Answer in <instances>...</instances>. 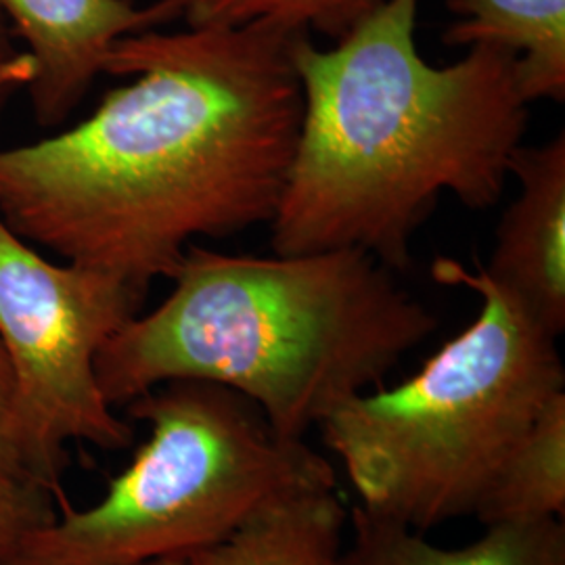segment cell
I'll return each mask as SVG.
<instances>
[{
    "instance_id": "cell-1",
    "label": "cell",
    "mask_w": 565,
    "mask_h": 565,
    "mask_svg": "<svg viewBox=\"0 0 565 565\" xmlns=\"http://www.w3.org/2000/svg\"><path fill=\"white\" fill-rule=\"evenodd\" d=\"M302 34L256 21L121 39L105 74L128 84L55 137L0 149V218L145 291L198 239L270 223L300 135Z\"/></svg>"
},
{
    "instance_id": "cell-2",
    "label": "cell",
    "mask_w": 565,
    "mask_h": 565,
    "mask_svg": "<svg viewBox=\"0 0 565 565\" xmlns=\"http://www.w3.org/2000/svg\"><path fill=\"white\" fill-rule=\"evenodd\" d=\"M419 0H384L331 49L298 36L302 121L270 226L273 254L356 249L390 270L450 193L469 210L501 200L530 109L515 57L469 46L422 57Z\"/></svg>"
},
{
    "instance_id": "cell-3",
    "label": "cell",
    "mask_w": 565,
    "mask_h": 565,
    "mask_svg": "<svg viewBox=\"0 0 565 565\" xmlns=\"http://www.w3.org/2000/svg\"><path fill=\"white\" fill-rule=\"evenodd\" d=\"M392 273L356 249L263 258L193 243L170 296L103 345V396L126 406L168 382H212L256 404L282 440H303L438 327Z\"/></svg>"
},
{
    "instance_id": "cell-4",
    "label": "cell",
    "mask_w": 565,
    "mask_h": 565,
    "mask_svg": "<svg viewBox=\"0 0 565 565\" xmlns=\"http://www.w3.org/2000/svg\"><path fill=\"white\" fill-rule=\"evenodd\" d=\"M431 275L478 294V319L403 384L354 396L317 425L359 505L417 532L473 515L509 450L565 394L557 338L482 264L438 258Z\"/></svg>"
},
{
    "instance_id": "cell-5",
    "label": "cell",
    "mask_w": 565,
    "mask_h": 565,
    "mask_svg": "<svg viewBox=\"0 0 565 565\" xmlns=\"http://www.w3.org/2000/svg\"><path fill=\"white\" fill-rule=\"evenodd\" d=\"M149 440L97 505L25 534L0 565H142L214 545L268 501L335 486L303 440H282L239 392L198 380L126 404Z\"/></svg>"
},
{
    "instance_id": "cell-6",
    "label": "cell",
    "mask_w": 565,
    "mask_h": 565,
    "mask_svg": "<svg viewBox=\"0 0 565 565\" xmlns=\"http://www.w3.org/2000/svg\"><path fill=\"white\" fill-rule=\"evenodd\" d=\"M145 289L114 273L49 263L0 218V343L18 385V448L28 480L57 488L67 443L132 445L97 380V359L135 319Z\"/></svg>"
},
{
    "instance_id": "cell-7",
    "label": "cell",
    "mask_w": 565,
    "mask_h": 565,
    "mask_svg": "<svg viewBox=\"0 0 565 565\" xmlns=\"http://www.w3.org/2000/svg\"><path fill=\"white\" fill-rule=\"evenodd\" d=\"M0 11L25 42L32 78L25 86L36 120L57 126L105 74L114 46L132 34L179 20L184 0H0Z\"/></svg>"
},
{
    "instance_id": "cell-8",
    "label": "cell",
    "mask_w": 565,
    "mask_h": 565,
    "mask_svg": "<svg viewBox=\"0 0 565 565\" xmlns=\"http://www.w3.org/2000/svg\"><path fill=\"white\" fill-rule=\"evenodd\" d=\"M509 177L518 198L497 226L486 275L559 338L565 329V137L520 145Z\"/></svg>"
},
{
    "instance_id": "cell-9",
    "label": "cell",
    "mask_w": 565,
    "mask_h": 565,
    "mask_svg": "<svg viewBox=\"0 0 565 565\" xmlns=\"http://www.w3.org/2000/svg\"><path fill=\"white\" fill-rule=\"evenodd\" d=\"M348 511L335 486L300 488L252 513L186 565H340Z\"/></svg>"
},
{
    "instance_id": "cell-10",
    "label": "cell",
    "mask_w": 565,
    "mask_h": 565,
    "mask_svg": "<svg viewBox=\"0 0 565 565\" xmlns=\"http://www.w3.org/2000/svg\"><path fill=\"white\" fill-rule=\"evenodd\" d=\"M348 520L352 541L340 565H565L564 520L486 525L463 548L427 543L422 532L356 505Z\"/></svg>"
},
{
    "instance_id": "cell-11",
    "label": "cell",
    "mask_w": 565,
    "mask_h": 565,
    "mask_svg": "<svg viewBox=\"0 0 565 565\" xmlns=\"http://www.w3.org/2000/svg\"><path fill=\"white\" fill-rule=\"evenodd\" d=\"M446 46H499L515 57L527 103L565 99V0H446Z\"/></svg>"
},
{
    "instance_id": "cell-12",
    "label": "cell",
    "mask_w": 565,
    "mask_h": 565,
    "mask_svg": "<svg viewBox=\"0 0 565 565\" xmlns=\"http://www.w3.org/2000/svg\"><path fill=\"white\" fill-rule=\"evenodd\" d=\"M565 394L546 404L509 450L473 518L484 525L564 520Z\"/></svg>"
},
{
    "instance_id": "cell-13",
    "label": "cell",
    "mask_w": 565,
    "mask_h": 565,
    "mask_svg": "<svg viewBox=\"0 0 565 565\" xmlns=\"http://www.w3.org/2000/svg\"><path fill=\"white\" fill-rule=\"evenodd\" d=\"M384 0H184L186 28L273 23L296 32H317L327 39L343 34Z\"/></svg>"
},
{
    "instance_id": "cell-14",
    "label": "cell",
    "mask_w": 565,
    "mask_h": 565,
    "mask_svg": "<svg viewBox=\"0 0 565 565\" xmlns=\"http://www.w3.org/2000/svg\"><path fill=\"white\" fill-rule=\"evenodd\" d=\"M55 518L53 497L46 486L28 478L0 480V559L32 530Z\"/></svg>"
},
{
    "instance_id": "cell-15",
    "label": "cell",
    "mask_w": 565,
    "mask_h": 565,
    "mask_svg": "<svg viewBox=\"0 0 565 565\" xmlns=\"http://www.w3.org/2000/svg\"><path fill=\"white\" fill-rule=\"evenodd\" d=\"M18 385L11 361L0 343V480L25 478L18 448Z\"/></svg>"
},
{
    "instance_id": "cell-16",
    "label": "cell",
    "mask_w": 565,
    "mask_h": 565,
    "mask_svg": "<svg viewBox=\"0 0 565 565\" xmlns=\"http://www.w3.org/2000/svg\"><path fill=\"white\" fill-rule=\"evenodd\" d=\"M32 63L23 49L13 44V30L0 11V111L7 99L30 84Z\"/></svg>"
},
{
    "instance_id": "cell-17",
    "label": "cell",
    "mask_w": 565,
    "mask_h": 565,
    "mask_svg": "<svg viewBox=\"0 0 565 565\" xmlns=\"http://www.w3.org/2000/svg\"><path fill=\"white\" fill-rule=\"evenodd\" d=\"M142 565H186V557H166V559H158V562H149Z\"/></svg>"
}]
</instances>
